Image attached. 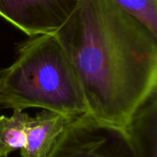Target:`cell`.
<instances>
[{"mask_svg": "<svg viewBox=\"0 0 157 157\" xmlns=\"http://www.w3.org/2000/svg\"><path fill=\"white\" fill-rule=\"evenodd\" d=\"M54 36L80 83L87 115L125 131L157 92V37L114 0H79Z\"/></svg>", "mask_w": 157, "mask_h": 157, "instance_id": "1", "label": "cell"}, {"mask_svg": "<svg viewBox=\"0 0 157 157\" xmlns=\"http://www.w3.org/2000/svg\"><path fill=\"white\" fill-rule=\"evenodd\" d=\"M0 108L40 109L73 119L87 115L75 71L54 34L29 37L0 70Z\"/></svg>", "mask_w": 157, "mask_h": 157, "instance_id": "2", "label": "cell"}, {"mask_svg": "<svg viewBox=\"0 0 157 157\" xmlns=\"http://www.w3.org/2000/svg\"><path fill=\"white\" fill-rule=\"evenodd\" d=\"M47 157H137L125 131L88 115L71 119Z\"/></svg>", "mask_w": 157, "mask_h": 157, "instance_id": "3", "label": "cell"}, {"mask_svg": "<svg viewBox=\"0 0 157 157\" xmlns=\"http://www.w3.org/2000/svg\"><path fill=\"white\" fill-rule=\"evenodd\" d=\"M79 0H0V17L29 37L54 34Z\"/></svg>", "mask_w": 157, "mask_h": 157, "instance_id": "4", "label": "cell"}, {"mask_svg": "<svg viewBox=\"0 0 157 157\" xmlns=\"http://www.w3.org/2000/svg\"><path fill=\"white\" fill-rule=\"evenodd\" d=\"M70 120L47 110H41L35 117H30L26 144L20 151L21 157L48 156Z\"/></svg>", "mask_w": 157, "mask_h": 157, "instance_id": "5", "label": "cell"}, {"mask_svg": "<svg viewBox=\"0 0 157 157\" xmlns=\"http://www.w3.org/2000/svg\"><path fill=\"white\" fill-rule=\"evenodd\" d=\"M137 157H157V92L137 109L125 130Z\"/></svg>", "mask_w": 157, "mask_h": 157, "instance_id": "6", "label": "cell"}, {"mask_svg": "<svg viewBox=\"0 0 157 157\" xmlns=\"http://www.w3.org/2000/svg\"><path fill=\"white\" fill-rule=\"evenodd\" d=\"M29 118L28 113L18 110H13L10 117L0 116V157L24 148Z\"/></svg>", "mask_w": 157, "mask_h": 157, "instance_id": "7", "label": "cell"}, {"mask_svg": "<svg viewBox=\"0 0 157 157\" xmlns=\"http://www.w3.org/2000/svg\"><path fill=\"white\" fill-rule=\"evenodd\" d=\"M157 37V0H114Z\"/></svg>", "mask_w": 157, "mask_h": 157, "instance_id": "8", "label": "cell"}]
</instances>
